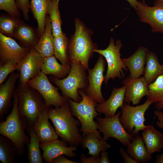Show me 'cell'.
Here are the masks:
<instances>
[{
  "instance_id": "f546056e",
  "label": "cell",
  "mask_w": 163,
  "mask_h": 163,
  "mask_svg": "<svg viewBox=\"0 0 163 163\" xmlns=\"http://www.w3.org/2000/svg\"><path fill=\"white\" fill-rule=\"evenodd\" d=\"M47 14L50 20L53 37L60 36L62 33L61 29L62 21L58 4L56 0H46Z\"/></svg>"
},
{
  "instance_id": "ba28073f",
  "label": "cell",
  "mask_w": 163,
  "mask_h": 163,
  "mask_svg": "<svg viewBox=\"0 0 163 163\" xmlns=\"http://www.w3.org/2000/svg\"><path fill=\"white\" fill-rule=\"evenodd\" d=\"M153 104L147 99L143 104L133 107L124 103L120 107L121 115L120 121L123 127L129 134L133 136L138 135L140 131H143L146 126L145 113L150 105Z\"/></svg>"
},
{
  "instance_id": "7c38bea8",
  "label": "cell",
  "mask_w": 163,
  "mask_h": 163,
  "mask_svg": "<svg viewBox=\"0 0 163 163\" xmlns=\"http://www.w3.org/2000/svg\"><path fill=\"white\" fill-rule=\"evenodd\" d=\"M105 66V59L100 54L94 68L88 69V85L85 92L89 98L97 103L100 104L105 101L101 87L104 81Z\"/></svg>"
},
{
  "instance_id": "ee69618b",
  "label": "cell",
  "mask_w": 163,
  "mask_h": 163,
  "mask_svg": "<svg viewBox=\"0 0 163 163\" xmlns=\"http://www.w3.org/2000/svg\"><path fill=\"white\" fill-rule=\"evenodd\" d=\"M129 2L131 6L135 9L137 6L138 1L137 0H126Z\"/></svg>"
},
{
  "instance_id": "bcb514c9",
  "label": "cell",
  "mask_w": 163,
  "mask_h": 163,
  "mask_svg": "<svg viewBox=\"0 0 163 163\" xmlns=\"http://www.w3.org/2000/svg\"><path fill=\"white\" fill-rule=\"evenodd\" d=\"M162 69L163 70V65H162Z\"/></svg>"
},
{
  "instance_id": "52a82bcc",
  "label": "cell",
  "mask_w": 163,
  "mask_h": 163,
  "mask_svg": "<svg viewBox=\"0 0 163 163\" xmlns=\"http://www.w3.org/2000/svg\"><path fill=\"white\" fill-rule=\"evenodd\" d=\"M123 46L120 40H117L115 43L114 40L111 37L109 45L106 49L94 50V52L102 55L107 62V69L104 81L106 86L110 79L113 80L117 78L120 79L124 78L125 75L123 70H128L121 58L120 51Z\"/></svg>"
},
{
  "instance_id": "3957f363",
  "label": "cell",
  "mask_w": 163,
  "mask_h": 163,
  "mask_svg": "<svg viewBox=\"0 0 163 163\" xmlns=\"http://www.w3.org/2000/svg\"><path fill=\"white\" fill-rule=\"evenodd\" d=\"M47 112L56 133L62 140L69 146L77 147L81 145L82 136L78 128L81 124L73 117L67 101L60 107H50Z\"/></svg>"
},
{
  "instance_id": "e575fe53",
  "label": "cell",
  "mask_w": 163,
  "mask_h": 163,
  "mask_svg": "<svg viewBox=\"0 0 163 163\" xmlns=\"http://www.w3.org/2000/svg\"><path fill=\"white\" fill-rule=\"evenodd\" d=\"M0 10L17 18H20L21 16L15 0H0Z\"/></svg>"
},
{
  "instance_id": "484cf974",
  "label": "cell",
  "mask_w": 163,
  "mask_h": 163,
  "mask_svg": "<svg viewBox=\"0 0 163 163\" xmlns=\"http://www.w3.org/2000/svg\"><path fill=\"white\" fill-rule=\"evenodd\" d=\"M81 145L83 148H87L88 154L91 156L99 155L101 152L106 151L111 147L106 141L99 139L92 133L82 136Z\"/></svg>"
},
{
  "instance_id": "44dd1931",
  "label": "cell",
  "mask_w": 163,
  "mask_h": 163,
  "mask_svg": "<svg viewBox=\"0 0 163 163\" xmlns=\"http://www.w3.org/2000/svg\"><path fill=\"white\" fill-rule=\"evenodd\" d=\"M47 111L43 112L40 115L33 127L40 143L47 142L58 139L59 136L55 129L49 121Z\"/></svg>"
},
{
  "instance_id": "74e56055",
  "label": "cell",
  "mask_w": 163,
  "mask_h": 163,
  "mask_svg": "<svg viewBox=\"0 0 163 163\" xmlns=\"http://www.w3.org/2000/svg\"><path fill=\"white\" fill-rule=\"evenodd\" d=\"M80 162L82 163H99L101 158L100 155L91 156L88 158L84 154L80 155Z\"/></svg>"
},
{
  "instance_id": "4fadbf2b",
  "label": "cell",
  "mask_w": 163,
  "mask_h": 163,
  "mask_svg": "<svg viewBox=\"0 0 163 163\" xmlns=\"http://www.w3.org/2000/svg\"><path fill=\"white\" fill-rule=\"evenodd\" d=\"M43 58L35 49H31L27 56L18 64L17 70L20 74L19 83L27 84L41 71Z\"/></svg>"
},
{
  "instance_id": "836d02e7",
  "label": "cell",
  "mask_w": 163,
  "mask_h": 163,
  "mask_svg": "<svg viewBox=\"0 0 163 163\" xmlns=\"http://www.w3.org/2000/svg\"><path fill=\"white\" fill-rule=\"evenodd\" d=\"M21 21L8 13L1 14L0 33L10 37H14L15 31Z\"/></svg>"
},
{
  "instance_id": "9c48e42d",
  "label": "cell",
  "mask_w": 163,
  "mask_h": 163,
  "mask_svg": "<svg viewBox=\"0 0 163 163\" xmlns=\"http://www.w3.org/2000/svg\"><path fill=\"white\" fill-rule=\"evenodd\" d=\"M121 112H119L113 116L110 117L97 118L98 129L103 133L102 139L108 140L110 138H115L125 147L131 142L134 136L128 133L121 124L119 117Z\"/></svg>"
},
{
  "instance_id": "4dcf8cb0",
  "label": "cell",
  "mask_w": 163,
  "mask_h": 163,
  "mask_svg": "<svg viewBox=\"0 0 163 163\" xmlns=\"http://www.w3.org/2000/svg\"><path fill=\"white\" fill-rule=\"evenodd\" d=\"M30 136V142L27 145V159L30 163H42L43 159L40 148V142L33 128L28 131Z\"/></svg>"
},
{
  "instance_id": "d6a6232c",
  "label": "cell",
  "mask_w": 163,
  "mask_h": 163,
  "mask_svg": "<svg viewBox=\"0 0 163 163\" xmlns=\"http://www.w3.org/2000/svg\"><path fill=\"white\" fill-rule=\"evenodd\" d=\"M68 40L63 32L53 38L54 55L62 64H69L67 54Z\"/></svg>"
},
{
  "instance_id": "2e32d148",
  "label": "cell",
  "mask_w": 163,
  "mask_h": 163,
  "mask_svg": "<svg viewBox=\"0 0 163 163\" xmlns=\"http://www.w3.org/2000/svg\"><path fill=\"white\" fill-rule=\"evenodd\" d=\"M40 148L43 152L42 157L47 163H51L56 157L61 155H64L70 158H73L77 155L74 152L77 147L69 146L67 143L62 140L56 139L43 143H40Z\"/></svg>"
},
{
  "instance_id": "8fae6325",
  "label": "cell",
  "mask_w": 163,
  "mask_h": 163,
  "mask_svg": "<svg viewBox=\"0 0 163 163\" xmlns=\"http://www.w3.org/2000/svg\"><path fill=\"white\" fill-rule=\"evenodd\" d=\"M141 21L149 24L152 33H163V1L156 0L152 7L138 1L135 9Z\"/></svg>"
},
{
  "instance_id": "30bf717a",
  "label": "cell",
  "mask_w": 163,
  "mask_h": 163,
  "mask_svg": "<svg viewBox=\"0 0 163 163\" xmlns=\"http://www.w3.org/2000/svg\"><path fill=\"white\" fill-rule=\"evenodd\" d=\"M27 84L41 94L48 108L52 105L60 107L67 101L59 93V88L53 85L46 75L41 71L36 77L30 79Z\"/></svg>"
},
{
  "instance_id": "1f68e13d",
  "label": "cell",
  "mask_w": 163,
  "mask_h": 163,
  "mask_svg": "<svg viewBox=\"0 0 163 163\" xmlns=\"http://www.w3.org/2000/svg\"><path fill=\"white\" fill-rule=\"evenodd\" d=\"M17 155V149L7 138L0 136V161L2 163H13Z\"/></svg>"
},
{
  "instance_id": "ffe728a7",
  "label": "cell",
  "mask_w": 163,
  "mask_h": 163,
  "mask_svg": "<svg viewBox=\"0 0 163 163\" xmlns=\"http://www.w3.org/2000/svg\"><path fill=\"white\" fill-rule=\"evenodd\" d=\"M40 36L37 29L30 26L21 20L16 28L14 37L17 39L21 46L30 49L37 44Z\"/></svg>"
},
{
  "instance_id": "cb8c5ba5",
  "label": "cell",
  "mask_w": 163,
  "mask_h": 163,
  "mask_svg": "<svg viewBox=\"0 0 163 163\" xmlns=\"http://www.w3.org/2000/svg\"><path fill=\"white\" fill-rule=\"evenodd\" d=\"M126 152L138 163H146L152 158L143 140L142 137L138 135L134 136L127 146Z\"/></svg>"
},
{
  "instance_id": "ab89813d",
  "label": "cell",
  "mask_w": 163,
  "mask_h": 163,
  "mask_svg": "<svg viewBox=\"0 0 163 163\" xmlns=\"http://www.w3.org/2000/svg\"><path fill=\"white\" fill-rule=\"evenodd\" d=\"M154 113L158 120L156 123V125L160 129H163V112L157 110L154 111Z\"/></svg>"
},
{
  "instance_id": "f35d334b",
  "label": "cell",
  "mask_w": 163,
  "mask_h": 163,
  "mask_svg": "<svg viewBox=\"0 0 163 163\" xmlns=\"http://www.w3.org/2000/svg\"><path fill=\"white\" fill-rule=\"evenodd\" d=\"M119 152L123 160L124 163H138L129 155L123 148L122 147L120 148Z\"/></svg>"
},
{
  "instance_id": "8d00e7d4",
  "label": "cell",
  "mask_w": 163,
  "mask_h": 163,
  "mask_svg": "<svg viewBox=\"0 0 163 163\" xmlns=\"http://www.w3.org/2000/svg\"><path fill=\"white\" fill-rule=\"evenodd\" d=\"M18 8L21 11L24 20L29 19V13L30 11V3L29 0H15Z\"/></svg>"
},
{
  "instance_id": "ac0fdd59",
  "label": "cell",
  "mask_w": 163,
  "mask_h": 163,
  "mask_svg": "<svg viewBox=\"0 0 163 163\" xmlns=\"http://www.w3.org/2000/svg\"><path fill=\"white\" fill-rule=\"evenodd\" d=\"M125 92V88L123 86L120 88L114 87L109 98L101 103L97 104V111L103 114L105 117L114 116L117 109L124 103Z\"/></svg>"
},
{
  "instance_id": "6da1fadb",
  "label": "cell",
  "mask_w": 163,
  "mask_h": 163,
  "mask_svg": "<svg viewBox=\"0 0 163 163\" xmlns=\"http://www.w3.org/2000/svg\"><path fill=\"white\" fill-rule=\"evenodd\" d=\"M15 93L18 99L20 118L27 131L33 128L40 115L47 110L46 101L41 94L27 84L19 83Z\"/></svg>"
},
{
  "instance_id": "7bdbcfd3",
  "label": "cell",
  "mask_w": 163,
  "mask_h": 163,
  "mask_svg": "<svg viewBox=\"0 0 163 163\" xmlns=\"http://www.w3.org/2000/svg\"><path fill=\"white\" fill-rule=\"evenodd\" d=\"M162 149L163 150V148ZM154 162L155 163H163V152L160 155H158L156 156Z\"/></svg>"
},
{
  "instance_id": "e0dca14e",
  "label": "cell",
  "mask_w": 163,
  "mask_h": 163,
  "mask_svg": "<svg viewBox=\"0 0 163 163\" xmlns=\"http://www.w3.org/2000/svg\"><path fill=\"white\" fill-rule=\"evenodd\" d=\"M20 76V73L14 71L9 74L5 83L0 88V121L9 111L12 103L11 99L15 93V84Z\"/></svg>"
},
{
  "instance_id": "f6af8a7d",
  "label": "cell",
  "mask_w": 163,
  "mask_h": 163,
  "mask_svg": "<svg viewBox=\"0 0 163 163\" xmlns=\"http://www.w3.org/2000/svg\"><path fill=\"white\" fill-rule=\"evenodd\" d=\"M57 3L59 5V0H56Z\"/></svg>"
},
{
  "instance_id": "8992f818",
  "label": "cell",
  "mask_w": 163,
  "mask_h": 163,
  "mask_svg": "<svg viewBox=\"0 0 163 163\" xmlns=\"http://www.w3.org/2000/svg\"><path fill=\"white\" fill-rule=\"evenodd\" d=\"M78 93L82 98L81 101L76 102L70 99L67 101L72 115L76 117L80 123V131L82 133V136L92 133L99 139H102L98 129L97 123L94 120V118L99 115L96 110L97 104L89 98L85 91L79 90Z\"/></svg>"
},
{
  "instance_id": "d590c367",
  "label": "cell",
  "mask_w": 163,
  "mask_h": 163,
  "mask_svg": "<svg viewBox=\"0 0 163 163\" xmlns=\"http://www.w3.org/2000/svg\"><path fill=\"white\" fill-rule=\"evenodd\" d=\"M18 62L11 60L4 65L0 66V85L2 84L8 76L17 69Z\"/></svg>"
},
{
  "instance_id": "5b68a950",
  "label": "cell",
  "mask_w": 163,
  "mask_h": 163,
  "mask_svg": "<svg viewBox=\"0 0 163 163\" xmlns=\"http://www.w3.org/2000/svg\"><path fill=\"white\" fill-rule=\"evenodd\" d=\"M11 112L4 121H0V134L10 139L15 145L17 155H23L25 146L28 145L30 138L26 134L25 129L20 118L18 110V99L15 93Z\"/></svg>"
},
{
  "instance_id": "83f0119b",
  "label": "cell",
  "mask_w": 163,
  "mask_h": 163,
  "mask_svg": "<svg viewBox=\"0 0 163 163\" xmlns=\"http://www.w3.org/2000/svg\"><path fill=\"white\" fill-rule=\"evenodd\" d=\"M30 9L37 21V29L40 37L45 29V18L47 14L46 0H30Z\"/></svg>"
},
{
  "instance_id": "7dc6e473",
  "label": "cell",
  "mask_w": 163,
  "mask_h": 163,
  "mask_svg": "<svg viewBox=\"0 0 163 163\" xmlns=\"http://www.w3.org/2000/svg\"><path fill=\"white\" fill-rule=\"evenodd\" d=\"M161 0V1H163V0Z\"/></svg>"
},
{
  "instance_id": "d6986e66",
  "label": "cell",
  "mask_w": 163,
  "mask_h": 163,
  "mask_svg": "<svg viewBox=\"0 0 163 163\" xmlns=\"http://www.w3.org/2000/svg\"><path fill=\"white\" fill-rule=\"evenodd\" d=\"M148 49L143 46L139 47L131 56L122 60L130 72L129 75L133 78H137L144 75L145 65Z\"/></svg>"
},
{
  "instance_id": "7402d4cb",
  "label": "cell",
  "mask_w": 163,
  "mask_h": 163,
  "mask_svg": "<svg viewBox=\"0 0 163 163\" xmlns=\"http://www.w3.org/2000/svg\"><path fill=\"white\" fill-rule=\"evenodd\" d=\"M53 31L49 16L47 14L45 18V29L34 48L43 58L54 55Z\"/></svg>"
},
{
  "instance_id": "5bb4252c",
  "label": "cell",
  "mask_w": 163,
  "mask_h": 163,
  "mask_svg": "<svg viewBox=\"0 0 163 163\" xmlns=\"http://www.w3.org/2000/svg\"><path fill=\"white\" fill-rule=\"evenodd\" d=\"M30 50L21 46L14 39L0 33V66L11 60H16L19 63Z\"/></svg>"
},
{
  "instance_id": "f1b7e54d",
  "label": "cell",
  "mask_w": 163,
  "mask_h": 163,
  "mask_svg": "<svg viewBox=\"0 0 163 163\" xmlns=\"http://www.w3.org/2000/svg\"><path fill=\"white\" fill-rule=\"evenodd\" d=\"M148 99L154 103L157 110L163 109V75H159L148 86Z\"/></svg>"
},
{
  "instance_id": "7a4b0ae2",
  "label": "cell",
  "mask_w": 163,
  "mask_h": 163,
  "mask_svg": "<svg viewBox=\"0 0 163 163\" xmlns=\"http://www.w3.org/2000/svg\"><path fill=\"white\" fill-rule=\"evenodd\" d=\"M75 31L68 40L67 54L68 63L74 60L80 62L86 70L89 69V61L94 55V50L98 49L92 36L94 32L88 28L80 20H74Z\"/></svg>"
},
{
  "instance_id": "d4e9b609",
  "label": "cell",
  "mask_w": 163,
  "mask_h": 163,
  "mask_svg": "<svg viewBox=\"0 0 163 163\" xmlns=\"http://www.w3.org/2000/svg\"><path fill=\"white\" fill-rule=\"evenodd\" d=\"M71 67L69 64H60L53 55L43 58L41 71L46 75H51L61 79L66 78L69 73Z\"/></svg>"
},
{
  "instance_id": "b9f144b4",
  "label": "cell",
  "mask_w": 163,
  "mask_h": 163,
  "mask_svg": "<svg viewBox=\"0 0 163 163\" xmlns=\"http://www.w3.org/2000/svg\"><path fill=\"white\" fill-rule=\"evenodd\" d=\"M110 163V161L109 158L108 154L107 152L106 151L101 152L99 163Z\"/></svg>"
},
{
  "instance_id": "60d3db41",
  "label": "cell",
  "mask_w": 163,
  "mask_h": 163,
  "mask_svg": "<svg viewBox=\"0 0 163 163\" xmlns=\"http://www.w3.org/2000/svg\"><path fill=\"white\" fill-rule=\"evenodd\" d=\"M52 163H78L69 159L65 157L63 155H59L53 159Z\"/></svg>"
},
{
  "instance_id": "603a6c76",
  "label": "cell",
  "mask_w": 163,
  "mask_h": 163,
  "mask_svg": "<svg viewBox=\"0 0 163 163\" xmlns=\"http://www.w3.org/2000/svg\"><path fill=\"white\" fill-rule=\"evenodd\" d=\"M142 138L151 154L160 152L163 148V134L152 125H146L142 131Z\"/></svg>"
},
{
  "instance_id": "9a60e30c",
  "label": "cell",
  "mask_w": 163,
  "mask_h": 163,
  "mask_svg": "<svg viewBox=\"0 0 163 163\" xmlns=\"http://www.w3.org/2000/svg\"><path fill=\"white\" fill-rule=\"evenodd\" d=\"M122 84L125 88L124 103L138 104L141 99L147 96L149 88L144 76L133 78L129 75L122 80Z\"/></svg>"
},
{
  "instance_id": "4316f807",
  "label": "cell",
  "mask_w": 163,
  "mask_h": 163,
  "mask_svg": "<svg viewBox=\"0 0 163 163\" xmlns=\"http://www.w3.org/2000/svg\"><path fill=\"white\" fill-rule=\"evenodd\" d=\"M145 65L143 76L149 85L159 75H163V70L157 55L152 52L148 53Z\"/></svg>"
},
{
  "instance_id": "277c9868",
  "label": "cell",
  "mask_w": 163,
  "mask_h": 163,
  "mask_svg": "<svg viewBox=\"0 0 163 163\" xmlns=\"http://www.w3.org/2000/svg\"><path fill=\"white\" fill-rule=\"evenodd\" d=\"M69 65L71 70L66 78L59 79L52 76L50 79L61 90L62 96L66 101L70 99L79 102L82 98L79 95L78 91L81 90L85 91L88 85V76L85 68L80 62L74 60Z\"/></svg>"
}]
</instances>
